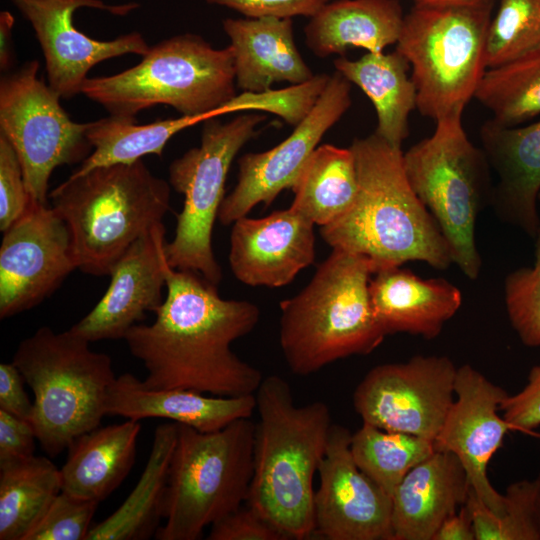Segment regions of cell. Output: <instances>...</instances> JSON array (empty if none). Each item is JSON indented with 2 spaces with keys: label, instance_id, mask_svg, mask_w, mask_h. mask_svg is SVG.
Wrapping results in <instances>:
<instances>
[{
  "label": "cell",
  "instance_id": "obj_32",
  "mask_svg": "<svg viewBox=\"0 0 540 540\" xmlns=\"http://www.w3.org/2000/svg\"><path fill=\"white\" fill-rule=\"evenodd\" d=\"M62 491L61 474L43 456L0 465V540H24Z\"/></svg>",
  "mask_w": 540,
  "mask_h": 540
},
{
  "label": "cell",
  "instance_id": "obj_16",
  "mask_svg": "<svg viewBox=\"0 0 540 540\" xmlns=\"http://www.w3.org/2000/svg\"><path fill=\"white\" fill-rule=\"evenodd\" d=\"M31 23L43 50L49 86L70 99L81 93L89 70L96 64L125 54L143 56L149 45L139 32L108 41L95 40L73 25V13L81 7L125 15L136 3L106 4L101 0H13Z\"/></svg>",
  "mask_w": 540,
  "mask_h": 540
},
{
  "label": "cell",
  "instance_id": "obj_7",
  "mask_svg": "<svg viewBox=\"0 0 540 540\" xmlns=\"http://www.w3.org/2000/svg\"><path fill=\"white\" fill-rule=\"evenodd\" d=\"M230 46L214 48L200 35L165 39L135 66L110 76L87 78L81 93L110 115L135 117L155 105L171 106L183 116H219L236 93Z\"/></svg>",
  "mask_w": 540,
  "mask_h": 540
},
{
  "label": "cell",
  "instance_id": "obj_49",
  "mask_svg": "<svg viewBox=\"0 0 540 540\" xmlns=\"http://www.w3.org/2000/svg\"><path fill=\"white\" fill-rule=\"evenodd\" d=\"M538 200L540 201V193H539V195H538Z\"/></svg>",
  "mask_w": 540,
  "mask_h": 540
},
{
  "label": "cell",
  "instance_id": "obj_11",
  "mask_svg": "<svg viewBox=\"0 0 540 540\" xmlns=\"http://www.w3.org/2000/svg\"><path fill=\"white\" fill-rule=\"evenodd\" d=\"M266 117L243 113L227 122L206 120L200 146L191 148L169 166V184L184 195L175 236L166 244L170 267L200 274L214 285L222 271L212 248V232L230 166L239 150L257 133Z\"/></svg>",
  "mask_w": 540,
  "mask_h": 540
},
{
  "label": "cell",
  "instance_id": "obj_29",
  "mask_svg": "<svg viewBox=\"0 0 540 540\" xmlns=\"http://www.w3.org/2000/svg\"><path fill=\"white\" fill-rule=\"evenodd\" d=\"M177 433L175 422L157 426L149 459L136 486L117 510L91 527L86 540H143L155 536L163 518Z\"/></svg>",
  "mask_w": 540,
  "mask_h": 540
},
{
  "label": "cell",
  "instance_id": "obj_13",
  "mask_svg": "<svg viewBox=\"0 0 540 540\" xmlns=\"http://www.w3.org/2000/svg\"><path fill=\"white\" fill-rule=\"evenodd\" d=\"M456 373L446 356L378 365L357 385L353 405L365 423L434 442L454 401Z\"/></svg>",
  "mask_w": 540,
  "mask_h": 540
},
{
  "label": "cell",
  "instance_id": "obj_34",
  "mask_svg": "<svg viewBox=\"0 0 540 540\" xmlns=\"http://www.w3.org/2000/svg\"><path fill=\"white\" fill-rule=\"evenodd\" d=\"M474 98L495 123L515 127L540 114V52L487 69Z\"/></svg>",
  "mask_w": 540,
  "mask_h": 540
},
{
  "label": "cell",
  "instance_id": "obj_47",
  "mask_svg": "<svg viewBox=\"0 0 540 540\" xmlns=\"http://www.w3.org/2000/svg\"><path fill=\"white\" fill-rule=\"evenodd\" d=\"M416 5L424 6H462L473 5L486 0H413Z\"/></svg>",
  "mask_w": 540,
  "mask_h": 540
},
{
  "label": "cell",
  "instance_id": "obj_4",
  "mask_svg": "<svg viewBox=\"0 0 540 540\" xmlns=\"http://www.w3.org/2000/svg\"><path fill=\"white\" fill-rule=\"evenodd\" d=\"M375 272L369 258L333 248L310 282L280 302V346L293 373L310 375L383 342L369 292Z\"/></svg>",
  "mask_w": 540,
  "mask_h": 540
},
{
  "label": "cell",
  "instance_id": "obj_45",
  "mask_svg": "<svg viewBox=\"0 0 540 540\" xmlns=\"http://www.w3.org/2000/svg\"><path fill=\"white\" fill-rule=\"evenodd\" d=\"M432 540H476L473 519L466 504L443 521Z\"/></svg>",
  "mask_w": 540,
  "mask_h": 540
},
{
  "label": "cell",
  "instance_id": "obj_44",
  "mask_svg": "<svg viewBox=\"0 0 540 540\" xmlns=\"http://www.w3.org/2000/svg\"><path fill=\"white\" fill-rule=\"evenodd\" d=\"M24 378L11 363L0 364V410L31 422L33 401L24 390Z\"/></svg>",
  "mask_w": 540,
  "mask_h": 540
},
{
  "label": "cell",
  "instance_id": "obj_43",
  "mask_svg": "<svg viewBox=\"0 0 540 540\" xmlns=\"http://www.w3.org/2000/svg\"><path fill=\"white\" fill-rule=\"evenodd\" d=\"M35 440L30 421L0 410V465L33 456Z\"/></svg>",
  "mask_w": 540,
  "mask_h": 540
},
{
  "label": "cell",
  "instance_id": "obj_36",
  "mask_svg": "<svg viewBox=\"0 0 540 540\" xmlns=\"http://www.w3.org/2000/svg\"><path fill=\"white\" fill-rule=\"evenodd\" d=\"M505 497V509L497 514L470 489L465 504L473 519L476 540H540L534 482L521 480L511 484Z\"/></svg>",
  "mask_w": 540,
  "mask_h": 540
},
{
  "label": "cell",
  "instance_id": "obj_21",
  "mask_svg": "<svg viewBox=\"0 0 540 540\" xmlns=\"http://www.w3.org/2000/svg\"><path fill=\"white\" fill-rule=\"evenodd\" d=\"M480 139L498 179L489 205L499 219L534 238L540 225V121L505 127L489 120L480 128Z\"/></svg>",
  "mask_w": 540,
  "mask_h": 540
},
{
  "label": "cell",
  "instance_id": "obj_27",
  "mask_svg": "<svg viewBox=\"0 0 540 540\" xmlns=\"http://www.w3.org/2000/svg\"><path fill=\"white\" fill-rule=\"evenodd\" d=\"M138 420L98 426L73 440L60 469L62 491L101 502L115 491L135 462Z\"/></svg>",
  "mask_w": 540,
  "mask_h": 540
},
{
  "label": "cell",
  "instance_id": "obj_10",
  "mask_svg": "<svg viewBox=\"0 0 540 540\" xmlns=\"http://www.w3.org/2000/svg\"><path fill=\"white\" fill-rule=\"evenodd\" d=\"M435 122L430 137L403 153L405 173L447 240L453 264L475 280L482 267L475 225L481 209L490 202L491 167L484 151L468 139L462 115Z\"/></svg>",
  "mask_w": 540,
  "mask_h": 540
},
{
  "label": "cell",
  "instance_id": "obj_38",
  "mask_svg": "<svg viewBox=\"0 0 540 540\" xmlns=\"http://www.w3.org/2000/svg\"><path fill=\"white\" fill-rule=\"evenodd\" d=\"M99 504L61 491L24 540H86Z\"/></svg>",
  "mask_w": 540,
  "mask_h": 540
},
{
  "label": "cell",
  "instance_id": "obj_33",
  "mask_svg": "<svg viewBox=\"0 0 540 540\" xmlns=\"http://www.w3.org/2000/svg\"><path fill=\"white\" fill-rule=\"evenodd\" d=\"M350 450L357 466L392 496L406 474L435 447L428 439L363 422L351 436Z\"/></svg>",
  "mask_w": 540,
  "mask_h": 540
},
{
  "label": "cell",
  "instance_id": "obj_17",
  "mask_svg": "<svg viewBox=\"0 0 540 540\" xmlns=\"http://www.w3.org/2000/svg\"><path fill=\"white\" fill-rule=\"evenodd\" d=\"M344 426L332 424L314 494V535L326 540H392V498L355 463Z\"/></svg>",
  "mask_w": 540,
  "mask_h": 540
},
{
  "label": "cell",
  "instance_id": "obj_8",
  "mask_svg": "<svg viewBox=\"0 0 540 540\" xmlns=\"http://www.w3.org/2000/svg\"><path fill=\"white\" fill-rule=\"evenodd\" d=\"M158 540H198L207 526L247 502L256 424L249 418L201 432L177 424Z\"/></svg>",
  "mask_w": 540,
  "mask_h": 540
},
{
  "label": "cell",
  "instance_id": "obj_1",
  "mask_svg": "<svg viewBox=\"0 0 540 540\" xmlns=\"http://www.w3.org/2000/svg\"><path fill=\"white\" fill-rule=\"evenodd\" d=\"M216 286L196 272L169 267L155 320L134 325L123 338L147 371L146 388L222 397L256 393L262 373L240 359L231 344L255 328L259 308L221 298Z\"/></svg>",
  "mask_w": 540,
  "mask_h": 540
},
{
  "label": "cell",
  "instance_id": "obj_5",
  "mask_svg": "<svg viewBox=\"0 0 540 540\" xmlns=\"http://www.w3.org/2000/svg\"><path fill=\"white\" fill-rule=\"evenodd\" d=\"M170 184L141 160L71 174L50 193L80 271L110 275L125 251L170 209Z\"/></svg>",
  "mask_w": 540,
  "mask_h": 540
},
{
  "label": "cell",
  "instance_id": "obj_25",
  "mask_svg": "<svg viewBox=\"0 0 540 540\" xmlns=\"http://www.w3.org/2000/svg\"><path fill=\"white\" fill-rule=\"evenodd\" d=\"M222 25L239 89L263 92L274 83L298 85L314 76L297 49L292 18H226Z\"/></svg>",
  "mask_w": 540,
  "mask_h": 540
},
{
  "label": "cell",
  "instance_id": "obj_39",
  "mask_svg": "<svg viewBox=\"0 0 540 540\" xmlns=\"http://www.w3.org/2000/svg\"><path fill=\"white\" fill-rule=\"evenodd\" d=\"M32 201L18 156L0 135V230L4 232L18 220Z\"/></svg>",
  "mask_w": 540,
  "mask_h": 540
},
{
  "label": "cell",
  "instance_id": "obj_18",
  "mask_svg": "<svg viewBox=\"0 0 540 540\" xmlns=\"http://www.w3.org/2000/svg\"><path fill=\"white\" fill-rule=\"evenodd\" d=\"M454 399L434 440L435 450L449 451L462 463L471 489L493 512L506 506L505 494L489 481L488 464L514 427L499 415L506 391L465 364L457 368Z\"/></svg>",
  "mask_w": 540,
  "mask_h": 540
},
{
  "label": "cell",
  "instance_id": "obj_40",
  "mask_svg": "<svg viewBox=\"0 0 540 540\" xmlns=\"http://www.w3.org/2000/svg\"><path fill=\"white\" fill-rule=\"evenodd\" d=\"M208 540H289L249 505L240 506L211 525Z\"/></svg>",
  "mask_w": 540,
  "mask_h": 540
},
{
  "label": "cell",
  "instance_id": "obj_42",
  "mask_svg": "<svg viewBox=\"0 0 540 540\" xmlns=\"http://www.w3.org/2000/svg\"><path fill=\"white\" fill-rule=\"evenodd\" d=\"M231 8L247 18H293L304 16L311 18L329 0H205Z\"/></svg>",
  "mask_w": 540,
  "mask_h": 540
},
{
  "label": "cell",
  "instance_id": "obj_23",
  "mask_svg": "<svg viewBox=\"0 0 540 540\" xmlns=\"http://www.w3.org/2000/svg\"><path fill=\"white\" fill-rule=\"evenodd\" d=\"M369 292L386 335L402 332L433 339L462 304L461 291L448 280L423 279L401 266L375 272Z\"/></svg>",
  "mask_w": 540,
  "mask_h": 540
},
{
  "label": "cell",
  "instance_id": "obj_9",
  "mask_svg": "<svg viewBox=\"0 0 540 540\" xmlns=\"http://www.w3.org/2000/svg\"><path fill=\"white\" fill-rule=\"evenodd\" d=\"M494 0L416 5L405 15L396 50L408 61L417 109L435 121L462 115L487 70L486 37Z\"/></svg>",
  "mask_w": 540,
  "mask_h": 540
},
{
  "label": "cell",
  "instance_id": "obj_28",
  "mask_svg": "<svg viewBox=\"0 0 540 540\" xmlns=\"http://www.w3.org/2000/svg\"><path fill=\"white\" fill-rule=\"evenodd\" d=\"M335 71L357 85L371 100L377 115L375 133L401 147L409 135V116L417 109V92L408 76V61L392 53H366L356 60L340 56Z\"/></svg>",
  "mask_w": 540,
  "mask_h": 540
},
{
  "label": "cell",
  "instance_id": "obj_35",
  "mask_svg": "<svg viewBox=\"0 0 540 540\" xmlns=\"http://www.w3.org/2000/svg\"><path fill=\"white\" fill-rule=\"evenodd\" d=\"M539 52L540 0H499L487 31V69Z\"/></svg>",
  "mask_w": 540,
  "mask_h": 540
},
{
  "label": "cell",
  "instance_id": "obj_31",
  "mask_svg": "<svg viewBox=\"0 0 540 540\" xmlns=\"http://www.w3.org/2000/svg\"><path fill=\"white\" fill-rule=\"evenodd\" d=\"M205 121L202 116L181 115L138 124L135 117L110 115L89 122L86 138L94 150L72 174H84L102 166L131 164L149 154L161 157L174 135Z\"/></svg>",
  "mask_w": 540,
  "mask_h": 540
},
{
  "label": "cell",
  "instance_id": "obj_19",
  "mask_svg": "<svg viewBox=\"0 0 540 540\" xmlns=\"http://www.w3.org/2000/svg\"><path fill=\"white\" fill-rule=\"evenodd\" d=\"M165 233L163 222L158 223L125 251L110 273L103 297L71 331L90 343L123 339L147 312L157 311L164 301L162 290L170 267Z\"/></svg>",
  "mask_w": 540,
  "mask_h": 540
},
{
  "label": "cell",
  "instance_id": "obj_14",
  "mask_svg": "<svg viewBox=\"0 0 540 540\" xmlns=\"http://www.w3.org/2000/svg\"><path fill=\"white\" fill-rule=\"evenodd\" d=\"M77 269L69 229L51 207L32 201L3 232L0 245V318L40 304Z\"/></svg>",
  "mask_w": 540,
  "mask_h": 540
},
{
  "label": "cell",
  "instance_id": "obj_48",
  "mask_svg": "<svg viewBox=\"0 0 540 540\" xmlns=\"http://www.w3.org/2000/svg\"><path fill=\"white\" fill-rule=\"evenodd\" d=\"M534 487H535V516H536V523L540 535V473L539 475L533 480Z\"/></svg>",
  "mask_w": 540,
  "mask_h": 540
},
{
  "label": "cell",
  "instance_id": "obj_6",
  "mask_svg": "<svg viewBox=\"0 0 540 540\" xmlns=\"http://www.w3.org/2000/svg\"><path fill=\"white\" fill-rule=\"evenodd\" d=\"M12 363L33 392L31 423L47 455L56 457L101 425L116 376L110 356L88 340L42 326L19 343Z\"/></svg>",
  "mask_w": 540,
  "mask_h": 540
},
{
  "label": "cell",
  "instance_id": "obj_30",
  "mask_svg": "<svg viewBox=\"0 0 540 540\" xmlns=\"http://www.w3.org/2000/svg\"><path fill=\"white\" fill-rule=\"evenodd\" d=\"M292 207L315 225L326 226L344 215L359 190L352 149L331 144L318 146L291 188Z\"/></svg>",
  "mask_w": 540,
  "mask_h": 540
},
{
  "label": "cell",
  "instance_id": "obj_12",
  "mask_svg": "<svg viewBox=\"0 0 540 540\" xmlns=\"http://www.w3.org/2000/svg\"><path fill=\"white\" fill-rule=\"evenodd\" d=\"M31 60L0 80V135L13 146L31 199L47 205L49 179L58 166L84 160L87 123H77L60 96L38 78Z\"/></svg>",
  "mask_w": 540,
  "mask_h": 540
},
{
  "label": "cell",
  "instance_id": "obj_3",
  "mask_svg": "<svg viewBox=\"0 0 540 540\" xmlns=\"http://www.w3.org/2000/svg\"><path fill=\"white\" fill-rule=\"evenodd\" d=\"M254 472L246 504L284 533L314 535L313 479L325 454L331 418L328 406L294 402L289 383L263 378L255 393Z\"/></svg>",
  "mask_w": 540,
  "mask_h": 540
},
{
  "label": "cell",
  "instance_id": "obj_15",
  "mask_svg": "<svg viewBox=\"0 0 540 540\" xmlns=\"http://www.w3.org/2000/svg\"><path fill=\"white\" fill-rule=\"evenodd\" d=\"M351 103V83L335 71L311 111L286 139L267 151L239 158L237 183L221 203L219 221L234 223L259 203L268 206L281 191L291 189L322 137Z\"/></svg>",
  "mask_w": 540,
  "mask_h": 540
},
{
  "label": "cell",
  "instance_id": "obj_24",
  "mask_svg": "<svg viewBox=\"0 0 540 540\" xmlns=\"http://www.w3.org/2000/svg\"><path fill=\"white\" fill-rule=\"evenodd\" d=\"M256 397L205 396L186 389L146 388L133 374L116 377L106 399V415L126 419L164 418L201 432H213L235 420L250 418Z\"/></svg>",
  "mask_w": 540,
  "mask_h": 540
},
{
  "label": "cell",
  "instance_id": "obj_37",
  "mask_svg": "<svg viewBox=\"0 0 540 540\" xmlns=\"http://www.w3.org/2000/svg\"><path fill=\"white\" fill-rule=\"evenodd\" d=\"M534 238L533 266L510 272L504 282L510 323L521 342L528 347L540 346V225Z\"/></svg>",
  "mask_w": 540,
  "mask_h": 540
},
{
  "label": "cell",
  "instance_id": "obj_41",
  "mask_svg": "<svg viewBox=\"0 0 540 540\" xmlns=\"http://www.w3.org/2000/svg\"><path fill=\"white\" fill-rule=\"evenodd\" d=\"M500 411L515 431L530 433L540 426V365L531 368L527 383L519 392L507 395Z\"/></svg>",
  "mask_w": 540,
  "mask_h": 540
},
{
  "label": "cell",
  "instance_id": "obj_26",
  "mask_svg": "<svg viewBox=\"0 0 540 540\" xmlns=\"http://www.w3.org/2000/svg\"><path fill=\"white\" fill-rule=\"evenodd\" d=\"M404 17L398 0H335L310 18L305 43L321 58L351 48L382 53L397 43Z\"/></svg>",
  "mask_w": 540,
  "mask_h": 540
},
{
  "label": "cell",
  "instance_id": "obj_46",
  "mask_svg": "<svg viewBox=\"0 0 540 540\" xmlns=\"http://www.w3.org/2000/svg\"><path fill=\"white\" fill-rule=\"evenodd\" d=\"M14 17L9 11L0 13V67L1 70H7L13 61V40L12 31L14 26Z\"/></svg>",
  "mask_w": 540,
  "mask_h": 540
},
{
  "label": "cell",
  "instance_id": "obj_2",
  "mask_svg": "<svg viewBox=\"0 0 540 540\" xmlns=\"http://www.w3.org/2000/svg\"><path fill=\"white\" fill-rule=\"evenodd\" d=\"M352 149L359 190L353 206L321 227L332 248L369 258L378 270L409 261L445 270L450 246L437 222L411 187L401 147L378 134L356 138Z\"/></svg>",
  "mask_w": 540,
  "mask_h": 540
},
{
  "label": "cell",
  "instance_id": "obj_22",
  "mask_svg": "<svg viewBox=\"0 0 540 540\" xmlns=\"http://www.w3.org/2000/svg\"><path fill=\"white\" fill-rule=\"evenodd\" d=\"M470 489L457 456L435 450L406 474L391 496L392 540H432L443 521L465 504Z\"/></svg>",
  "mask_w": 540,
  "mask_h": 540
},
{
  "label": "cell",
  "instance_id": "obj_20",
  "mask_svg": "<svg viewBox=\"0 0 540 540\" xmlns=\"http://www.w3.org/2000/svg\"><path fill=\"white\" fill-rule=\"evenodd\" d=\"M314 223L292 207L233 223L229 264L249 286L282 287L315 258Z\"/></svg>",
  "mask_w": 540,
  "mask_h": 540
}]
</instances>
